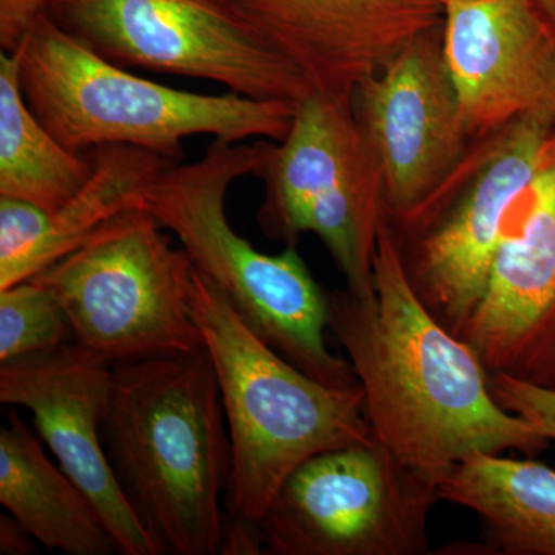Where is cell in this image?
I'll return each mask as SVG.
<instances>
[{
  "mask_svg": "<svg viewBox=\"0 0 555 555\" xmlns=\"http://www.w3.org/2000/svg\"><path fill=\"white\" fill-rule=\"evenodd\" d=\"M555 166V126L542 150V169Z\"/></svg>",
  "mask_w": 555,
  "mask_h": 555,
  "instance_id": "25",
  "label": "cell"
},
{
  "mask_svg": "<svg viewBox=\"0 0 555 555\" xmlns=\"http://www.w3.org/2000/svg\"><path fill=\"white\" fill-rule=\"evenodd\" d=\"M496 403L526 420L550 441H555V389L532 385L509 375H489Z\"/></svg>",
  "mask_w": 555,
  "mask_h": 555,
  "instance_id": "21",
  "label": "cell"
},
{
  "mask_svg": "<svg viewBox=\"0 0 555 555\" xmlns=\"http://www.w3.org/2000/svg\"><path fill=\"white\" fill-rule=\"evenodd\" d=\"M192 309L217 372L232 470L229 514L258 521L309 459L374 440L361 386L338 389L288 363L195 270Z\"/></svg>",
  "mask_w": 555,
  "mask_h": 555,
  "instance_id": "5",
  "label": "cell"
},
{
  "mask_svg": "<svg viewBox=\"0 0 555 555\" xmlns=\"http://www.w3.org/2000/svg\"><path fill=\"white\" fill-rule=\"evenodd\" d=\"M374 295L328 294V328L346 350L372 438L438 486L474 454H542L551 441L496 403L489 372L465 339L433 315L412 286L386 218L378 230Z\"/></svg>",
  "mask_w": 555,
  "mask_h": 555,
  "instance_id": "1",
  "label": "cell"
},
{
  "mask_svg": "<svg viewBox=\"0 0 555 555\" xmlns=\"http://www.w3.org/2000/svg\"><path fill=\"white\" fill-rule=\"evenodd\" d=\"M144 208L124 211L42 270L75 341L112 366L204 349L192 309L195 268Z\"/></svg>",
  "mask_w": 555,
  "mask_h": 555,
  "instance_id": "6",
  "label": "cell"
},
{
  "mask_svg": "<svg viewBox=\"0 0 555 555\" xmlns=\"http://www.w3.org/2000/svg\"><path fill=\"white\" fill-rule=\"evenodd\" d=\"M102 436L124 492L163 553L218 554L232 447L207 350L113 366Z\"/></svg>",
  "mask_w": 555,
  "mask_h": 555,
  "instance_id": "2",
  "label": "cell"
},
{
  "mask_svg": "<svg viewBox=\"0 0 555 555\" xmlns=\"http://www.w3.org/2000/svg\"><path fill=\"white\" fill-rule=\"evenodd\" d=\"M436 2L441 3V5H443V2H447V0H436Z\"/></svg>",
  "mask_w": 555,
  "mask_h": 555,
  "instance_id": "27",
  "label": "cell"
},
{
  "mask_svg": "<svg viewBox=\"0 0 555 555\" xmlns=\"http://www.w3.org/2000/svg\"><path fill=\"white\" fill-rule=\"evenodd\" d=\"M460 338L489 375L555 389V166L540 170L507 214Z\"/></svg>",
  "mask_w": 555,
  "mask_h": 555,
  "instance_id": "12",
  "label": "cell"
},
{
  "mask_svg": "<svg viewBox=\"0 0 555 555\" xmlns=\"http://www.w3.org/2000/svg\"><path fill=\"white\" fill-rule=\"evenodd\" d=\"M555 109L526 113L474 145L422 232L400 244L412 286L456 337L477 308L507 214L542 170Z\"/></svg>",
  "mask_w": 555,
  "mask_h": 555,
  "instance_id": "10",
  "label": "cell"
},
{
  "mask_svg": "<svg viewBox=\"0 0 555 555\" xmlns=\"http://www.w3.org/2000/svg\"><path fill=\"white\" fill-rule=\"evenodd\" d=\"M352 96L310 91L298 102L283 141L255 139L254 177L264 182L257 221L270 240L295 246L302 233H309L313 218L374 163Z\"/></svg>",
  "mask_w": 555,
  "mask_h": 555,
  "instance_id": "15",
  "label": "cell"
},
{
  "mask_svg": "<svg viewBox=\"0 0 555 555\" xmlns=\"http://www.w3.org/2000/svg\"><path fill=\"white\" fill-rule=\"evenodd\" d=\"M438 486L375 440L321 452L258 521L273 555H422Z\"/></svg>",
  "mask_w": 555,
  "mask_h": 555,
  "instance_id": "8",
  "label": "cell"
},
{
  "mask_svg": "<svg viewBox=\"0 0 555 555\" xmlns=\"http://www.w3.org/2000/svg\"><path fill=\"white\" fill-rule=\"evenodd\" d=\"M36 539L13 516H0V554L30 555L36 553Z\"/></svg>",
  "mask_w": 555,
  "mask_h": 555,
  "instance_id": "24",
  "label": "cell"
},
{
  "mask_svg": "<svg viewBox=\"0 0 555 555\" xmlns=\"http://www.w3.org/2000/svg\"><path fill=\"white\" fill-rule=\"evenodd\" d=\"M51 0H0V47L14 53Z\"/></svg>",
  "mask_w": 555,
  "mask_h": 555,
  "instance_id": "22",
  "label": "cell"
},
{
  "mask_svg": "<svg viewBox=\"0 0 555 555\" xmlns=\"http://www.w3.org/2000/svg\"><path fill=\"white\" fill-rule=\"evenodd\" d=\"M89 152L65 147L40 122L21 89L20 57L0 54V196L53 214L93 175Z\"/></svg>",
  "mask_w": 555,
  "mask_h": 555,
  "instance_id": "19",
  "label": "cell"
},
{
  "mask_svg": "<svg viewBox=\"0 0 555 555\" xmlns=\"http://www.w3.org/2000/svg\"><path fill=\"white\" fill-rule=\"evenodd\" d=\"M537 7L545 13L555 27V0H534Z\"/></svg>",
  "mask_w": 555,
  "mask_h": 555,
  "instance_id": "26",
  "label": "cell"
},
{
  "mask_svg": "<svg viewBox=\"0 0 555 555\" xmlns=\"http://www.w3.org/2000/svg\"><path fill=\"white\" fill-rule=\"evenodd\" d=\"M93 175L53 214L0 196V291L31 280L127 210L144 207L145 193L171 160L130 145L90 150Z\"/></svg>",
  "mask_w": 555,
  "mask_h": 555,
  "instance_id": "16",
  "label": "cell"
},
{
  "mask_svg": "<svg viewBox=\"0 0 555 555\" xmlns=\"http://www.w3.org/2000/svg\"><path fill=\"white\" fill-rule=\"evenodd\" d=\"M0 503L51 551L119 553L90 500L61 466L50 462L38 433L14 409L0 429Z\"/></svg>",
  "mask_w": 555,
  "mask_h": 555,
  "instance_id": "17",
  "label": "cell"
},
{
  "mask_svg": "<svg viewBox=\"0 0 555 555\" xmlns=\"http://www.w3.org/2000/svg\"><path fill=\"white\" fill-rule=\"evenodd\" d=\"M51 20L119 67L211 80L259 101L299 102L301 69L225 0H51Z\"/></svg>",
  "mask_w": 555,
  "mask_h": 555,
  "instance_id": "7",
  "label": "cell"
},
{
  "mask_svg": "<svg viewBox=\"0 0 555 555\" xmlns=\"http://www.w3.org/2000/svg\"><path fill=\"white\" fill-rule=\"evenodd\" d=\"M294 62L312 91L352 96L423 33L443 25L436 0H225Z\"/></svg>",
  "mask_w": 555,
  "mask_h": 555,
  "instance_id": "14",
  "label": "cell"
},
{
  "mask_svg": "<svg viewBox=\"0 0 555 555\" xmlns=\"http://www.w3.org/2000/svg\"><path fill=\"white\" fill-rule=\"evenodd\" d=\"M112 377L107 361L76 341L65 343L0 364V401L30 412L40 440L90 500L119 554H164L131 506L105 451L102 420Z\"/></svg>",
  "mask_w": 555,
  "mask_h": 555,
  "instance_id": "11",
  "label": "cell"
},
{
  "mask_svg": "<svg viewBox=\"0 0 555 555\" xmlns=\"http://www.w3.org/2000/svg\"><path fill=\"white\" fill-rule=\"evenodd\" d=\"M257 166L255 141L214 139L203 158L173 163L160 171L142 208L178 236L196 272L288 363L326 386H360L350 361L328 350V294L297 248L262 254L230 225V185L254 177Z\"/></svg>",
  "mask_w": 555,
  "mask_h": 555,
  "instance_id": "3",
  "label": "cell"
},
{
  "mask_svg": "<svg viewBox=\"0 0 555 555\" xmlns=\"http://www.w3.org/2000/svg\"><path fill=\"white\" fill-rule=\"evenodd\" d=\"M352 105L382 173L386 221L400 243L414 238L476 145L444 62L441 27L361 80Z\"/></svg>",
  "mask_w": 555,
  "mask_h": 555,
  "instance_id": "9",
  "label": "cell"
},
{
  "mask_svg": "<svg viewBox=\"0 0 555 555\" xmlns=\"http://www.w3.org/2000/svg\"><path fill=\"white\" fill-rule=\"evenodd\" d=\"M25 100L65 147L130 145L179 163L184 139L287 137L298 102L199 94L138 78L62 30L47 11L14 51Z\"/></svg>",
  "mask_w": 555,
  "mask_h": 555,
  "instance_id": "4",
  "label": "cell"
},
{
  "mask_svg": "<svg viewBox=\"0 0 555 555\" xmlns=\"http://www.w3.org/2000/svg\"><path fill=\"white\" fill-rule=\"evenodd\" d=\"M438 502L480 517L491 554L555 555V470L502 454L466 456L438 483Z\"/></svg>",
  "mask_w": 555,
  "mask_h": 555,
  "instance_id": "18",
  "label": "cell"
},
{
  "mask_svg": "<svg viewBox=\"0 0 555 555\" xmlns=\"http://www.w3.org/2000/svg\"><path fill=\"white\" fill-rule=\"evenodd\" d=\"M262 553H266V543L259 524L229 514V518L225 517L218 554L258 555Z\"/></svg>",
  "mask_w": 555,
  "mask_h": 555,
  "instance_id": "23",
  "label": "cell"
},
{
  "mask_svg": "<svg viewBox=\"0 0 555 555\" xmlns=\"http://www.w3.org/2000/svg\"><path fill=\"white\" fill-rule=\"evenodd\" d=\"M68 318L50 291L24 281L0 291V364L65 345Z\"/></svg>",
  "mask_w": 555,
  "mask_h": 555,
  "instance_id": "20",
  "label": "cell"
},
{
  "mask_svg": "<svg viewBox=\"0 0 555 555\" xmlns=\"http://www.w3.org/2000/svg\"><path fill=\"white\" fill-rule=\"evenodd\" d=\"M441 47L474 142L555 109V27L534 0H447Z\"/></svg>",
  "mask_w": 555,
  "mask_h": 555,
  "instance_id": "13",
  "label": "cell"
}]
</instances>
